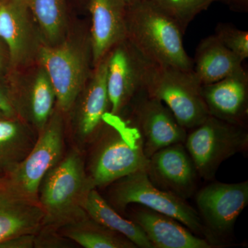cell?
Listing matches in <instances>:
<instances>
[{
  "label": "cell",
  "instance_id": "6da1fadb",
  "mask_svg": "<svg viewBox=\"0 0 248 248\" xmlns=\"http://www.w3.org/2000/svg\"><path fill=\"white\" fill-rule=\"evenodd\" d=\"M94 143L86 170L92 188L111 185L121 178L146 170L148 159L136 127L129 126L120 116L108 112Z\"/></svg>",
  "mask_w": 248,
  "mask_h": 248
},
{
  "label": "cell",
  "instance_id": "7a4b0ae2",
  "mask_svg": "<svg viewBox=\"0 0 248 248\" xmlns=\"http://www.w3.org/2000/svg\"><path fill=\"white\" fill-rule=\"evenodd\" d=\"M127 39L147 60L192 72L193 60L183 43L185 35L176 22L148 0L128 5Z\"/></svg>",
  "mask_w": 248,
  "mask_h": 248
},
{
  "label": "cell",
  "instance_id": "3957f363",
  "mask_svg": "<svg viewBox=\"0 0 248 248\" xmlns=\"http://www.w3.org/2000/svg\"><path fill=\"white\" fill-rule=\"evenodd\" d=\"M91 189L82 155L72 150L41 182L38 202L45 215L42 228L56 231L86 215L83 205Z\"/></svg>",
  "mask_w": 248,
  "mask_h": 248
},
{
  "label": "cell",
  "instance_id": "277c9868",
  "mask_svg": "<svg viewBox=\"0 0 248 248\" xmlns=\"http://www.w3.org/2000/svg\"><path fill=\"white\" fill-rule=\"evenodd\" d=\"M112 184L109 203L114 208L124 211L132 204L142 205L172 217L194 234L208 239L218 248L221 246L204 226L198 212L186 200L155 186L146 170L131 173Z\"/></svg>",
  "mask_w": 248,
  "mask_h": 248
},
{
  "label": "cell",
  "instance_id": "5b68a950",
  "mask_svg": "<svg viewBox=\"0 0 248 248\" xmlns=\"http://www.w3.org/2000/svg\"><path fill=\"white\" fill-rule=\"evenodd\" d=\"M41 66L48 73L56 95L57 108L68 113L84 90L91 73L90 34L78 41L66 38L59 45H43L39 52Z\"/></svg>",
  "mask_w": 248,
  "mask_h": 248
},
{
  "label": "cell",
  "instance_id": "8992f818",
  "mask_svg": "<svg viewBox=\"0 0 248 248\" xmlns=\"http://www.w3.org/2000/svg\"><path fill=\"white\" fill-rule=\"evenodd\" d=\"M201 89L202 85L192 71H183L148 60L145 91L166 104L186 130L200 125L210 115Z\"/></svg>",
  "mask_w": 248,
  "mask_h": 248
},
{
  "label": "cell",
  "instance_id": "52a82bcc",
  "mask_svg": "<svg viewBox=\"0 0 248 248\" xmlns=\"http://www.w3.org/2000/svg\"><path fill=\"white\" fill-rule=\"evenodd\" d=\"M186 136L184 146L200 177L213 180L222 163L247 150L246 126L209 115Z\"/></svg>",
  "mask_w": 248,
  "mask_h": 248
},
{
  "label": "cell",
  "instance_id": "ba28073f",
  "mask_svg": "<svg viewBox=\"0 0 248 248\" xmlns=\"http://www.w3.org/2000/svg\"><path fill=\"white\" fill-rule=\"evenodd\" d=\"M63 115L58 108L54 109L45 128L37 135L35 145L27 157L16 169L0 177L16 192L31 200L38 202L41 182L45 174L63 157Z\"/></svg>",
  "mask_w": 248,
  "mask_h": 248
},
{
  "label": "cell",
  "instance_id": "9c48e42d",
  "mask_svg": "<svg viewBox=\"0 0 248 248\" xmlns=\"http://www.w3.org/2000/svg\"><path fill=\"white\" fill-rule=\"evenodd\" d=\"M128 108L148 159L165 147L185 142L187 130L179 124L166 104L144 89L135 96Z\"/></svg>",
  "mask_w": 248,
  "mask_h": 248
},
{
  "label": "cell",
  "instance_id": "30bf717a",
  "mask_svg": "<svg viewBox=\"0 0 248 248\" xmlns=\"http://www.w3.org/2000/svg\"><path fill=\"white\" fill-rule=\"evenodd\" d=\"M107 61L110 112L120 116L144 89L148 60L126 38L108 53Z\"/></svg>",
  "mask_w": 248,
  "mask_h": 248
},
{
  "label": "cell",
  "instance_id": "8fae6325",
  "mask_svg": "<svg viewBox=\"0 0 248 248\" xmlns=\"http://www.w3.org/2000/svg\"><path fill=\"white\" fill-rule=\"evenodd\" d=\"M37 28L24 0L0 1V40L7 48L11 66H26L38 58L45 42Z\"/></svg>",
  "mask_w": 248,
  "mask_h": 248
},
{
  "label": "cell",
  "instance_id": "7c38bea8",
  "mask_svg": "<svg viewBox=\"0 0 248 248\" xmlns=\"http://www.w3.org/2000/svg\"><path fill=\"white\" fill-rule=\"evenodd\" d=\"M198 213L214 237L232 231L238 217L248 203V182H213L196 195Z\"/></svg>",
  "mask_w": 248,
  "mask_h": 248
},
{
  "label": "cell",
  "instance_id": "4fadbf2b",
  "mask_svg": "<svg viewBox=\"0 0 248 248\" xmlns=\"http://www.w3.org/2000/svg\"><path fill=\"white\" fill-rule=\"evenodd\" d=\"M151 182L186 200L195 194L200 177L184 143L170 145L148 158L146 169Z\"/></svg>",
  "mask_w": 248,
  "mask_h": 248
},
{
  "label": "cell",
  "instance_id": "5bb4252c",
  "mask_svg": "<svg viewBox=\"0 0 248 248\" xmlns=\"http://www.w3.org/2000/svg\"><path fill=\"white\" fill-rule=\"evenodd\" d=\"M94 68L80 94L79 107L75 117V135L81 145L93 143L97 138L105 124L103 117L110 109L107 89V56Z\"/></svg>",
  "mask_w": 248,
  "mask_h": 248
},
{
  "label": "cell",
  "instance_id": "9a60e30c",
  "mask_svg": "<svg viewBox=\"0 0 248 248\" xmlns=\"http://www.w3.org/2000/svg\"><path fill=\"white\" fill-rule=\"evenodd\" d=\"M127 8L123 0H89L92 21L90 40L94 67L127 38Z\"/></svg>",
  "mask_w": 248,
  "mask_h": 248
},
{
  "label": "cell",
  "instance_id": "2e32d148",
  "mask_svg": "<svg viewBox=\"0 0 248 248\" xmlns=\"http://www.w3.org/2000/svg\"><path fill=\"white\" fill-rule=\"evenodd\" d=\"M201 92L209 115L246 126L248 116V75L246 70L213 84L202 85Z\"/></svg>",
  "mask_w": 248,
  "mask_h": 248
},
{
  "label": "cell",
  "instance_id": "e0dca14e",
  "mask_svg": "<svg viewBox=\"0 0 248 248\" xmlns=\"http://www.w3.org/2000/svg\"><path fill=\"white\" fill-rule=\"evenodd\" d=\"M130 217L144 232L154 248H218L177 220L142 205L132 209Z\"/></svg>",
  "mask_w": 248,
  "mask_h": 248
},
{
  "label": "cell",
  "instance_id": "ac0fdd59",
  "mask_svg": "<svg viewBox=\"0 0 248 248\" xmlns=\"http://www.w3.org/2000/svg\"><path fill=\"white\" fill-rule=\"evenodd\" d=\"M44 217L38 202L16 192L0 177V243L17 235L37 234Z\"/></svg>",
  "mask_w": 248,
  "mask_h": 248
},
{
  "label": "cell",
  "instance_id": "d6986e66",
  "mask_svg": "<svg viewBox=\"0 0 248 248\" xmlns=\"http://www.w3.org/2000/svg\"><path fill=\"white\" fill-rule=\"evenodd\" d=\"M193 73L202 85L213 84L244 71L242 60L215 35L201 41L196 48Z\"/></svg>",
  "mask_w": 248,
  "mask_h": 248
},
{
  "label": "cell",
  "instance_id": "ffe728a7",
  "mask_svg": "<svg viewBox=\"0 0 248 248\" xmlns=\"http://www.w3.org/2000/svg\"><path fill=\"white\" fill-rule=\"evenodd\" d=\"M37 138L24 119H0V177L16 169L27 157Z\"/></svg>",
  "mask_w": 248,
  "mask_h": 248
},
{
  "label": "cell",
  "instance_id": "44dd1931",
  "mask_svg": "<svg viewBox=\"0 0 248 248\" xmlns=\"http://www.w3.org/2000/svg\"><path fill=\"white\" fill-rule=\"evenodd\" d=\"M83 208L94 221L111 231L123 235L137 248H154L141 228L132 220L121 216L98 192L97 189H91L88 192Z\"/></svg>",
  "mask_w": 248,
  "mask_h": 248
},
{
  "label": "cell",
  "instance_id": "7402d4cb",
  "mask_svg": "<svg viewBox=\"0 0 248 248\" xmlns=\"http://www.w3.org/2000/svg\"><path fill=\"white\" fill-rule=\"evenodd\" d=\"M24 101L19 103L17 112L21 117L23 110L37 134L45 128L54 110L56 101L55 90L48 73L41 66L27 89ZM22 118V117H21Z\"/></svg>",
  "mask_w": 248,
  "mask_h": 248
},
{
  "label": "cell",
  "instance_id": "603a6c76",
  "mask_svg": "<svg viewBox=\"0 0 248 248\" xmlns=\"http://www.w3.org/2000/svg\"><path fill=\"white\" fill-rule=\"evenodd\" d=\"M61 235L85 248H136L123 235L111 231L87 215L60 228Z\"/></svg>",
  "mask_w": 248,
  "mask_h": 248
},
{
  "label": "cell",
  "instance_id": "cb8c5ba5",
  "mask_svg": "<svg viewBox=\"0 0 248 248\" xmlns=\"http://www.w3.org/2000/svg\"><path fill=\"white\" fill-rule=\"evenodd\" d=\"M45 40L57 45L66 38L68 11L66 0H24Z\"/></svg>",
  "mask_w": 248,
  "mask_h": 248
},
{
  "label": "cell",
  "instance_id": "d4e9b609",
  "mask_svg": "<svg viewBox=\"0 0 248 248\" xmlns=\"http://www.w3.org/2000/svg\"><path fill=\"white\" fill-rule=\"evenodd\" d=\"M156 7L172 18L183 32L198 15L216 1L226 0H148Z\"/></svg>",
  "mask_w": 248,
  "mask_h": 248
},
{
  "label": "cell",
  "instance_id": "484cf974",
  "mask_svg": "<svg viewBox=\"0 0 248 248\" xmlns=\"http://www.w3.org/2000/svg\"><path fill=\"white\" fill-rule=\"evenodd\" d=\"M217 38L242 61L248 58V32L227 23H219L215 29Z\"/></svg>",
  "mask_w": 248,
  "mask_h": 248
},
{
  "label": "cell",
  "instance_id": "4316f807",
  "mask_svg": "<svg viewBox=\"0 0 248 248\" xmlns=\"http://www.w3.org/2000/svg\"><path fill=\"white\" fill-rule=\"evenodd\" d=\"M0 111L7 118L20 117L15 107L12 94L9 90L0 84Z\"/></svg>",
  "mask_w": 248,
  "mask_h": 248
},
{
  "label": "cell",
  "instance_id": "83f0119b",
  "mask_svg": "<svg viewBox=\"0 0 248 248\" xmlns=\"http://www.w3.org/2000/svg\"><path fill=\"white\" fill-rule=\"evenodd\" d=\"M35 234L17 235L0 243V248H35Z\"/></svg>",
  "mask_w": 248,
  "mask_h": 248
},
{
  "label": "cell",
  "instance_id": "f1b7e54d",
  "mask_svg": "<svg viewBox=\"0 0 248 248\" xmlns=\"http://www.w3.org/2000/svg\"><path fill=\"white\" fill-rule=\"evenodd\" d=\"M225 3L229 5L233 11L238 12H247L248 0H226Z\"/></svg>",
  "mask_w": 248,
  "mask_h": 248
},
{
  "label": "cell",
  "instance_id": "f546056e",
  "mask_svg": "<svg viewBox=\"0 0 248 248\" xmlns=\"http://www.w3.org/2000/svg\"><path fill=\"white\" fill-rule=\"evenodd\" d=\"M1 42L2 41L0 40V73L6 68L7 60L10 62L9 53H6V52L4 51V47L1 46Z\"/></svg>",
  "mask_w": 248,
  "mask_h": 248
},
{
  "label": "cell",
  "instance_id": "4dcf8cb0",
  "mask_svg": "<svg viewBox=\"0 0 248 248\" xmlns=\"http://www.w3.org/2000/svg\"><path fill=\"white\" fill-rule=\"evenodd\" d=\"M123 1L127 4V6H128V5L133 4V3L136 1L137 0H123Z\"/></svg>",
  "mask_w": 248,
  "mask_h": 248
},
{
  "label": "cell",
  "instance_id": "1f68e13d",
  "mask_svg": "<svg viewBox=\"0 0 248 248\" xmlns=\"http://www.w3.org/2000/svg\"><path fill=\"white\" fill-rule=\"evenodd\" d=\"M6 116L2 113V112L0 111V119L6 118Z\"/></svg>",
  "mask_w": 248,
  "mask_h": 248
}]
</instances>
